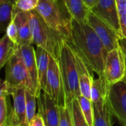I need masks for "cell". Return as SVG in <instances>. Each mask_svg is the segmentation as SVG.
<instances>
[{"instance_id": "13", "label": "cell", "mask_w": 126, "mask_h": 126, "mask_svg": "<svg viewBox=\"0 0 126 126\" xmlns=\"http://www.w3.org/2000/svg\"><path fill=\"white\" fill-rule=\"evenodd\" d=\"M72 50L75 56L81 95L91 99V86L94 80V77L92 75V73L91 72V70L86 65V63L85 62L83 59L79 56V54L77 51H75L74 49Z\"/></svg>"}, {"instance_id": "9", "label": "cell", "mask_w": 126, "mask_h": 126, "mask_svg": "<svg viewBox=\"0 0 126 126\" xmlns=\"http://www.w3.org/2000/svg\"><path fill=\"white\" fill-rule=\"evenodd\" d=\"M88 24L95 31L108 52L119 47V42L120 38H122L120 33L112 26L98 17L92 11L88 16Z\"/></svg>"}, {"instance_id": "19", "label": "cell", "mask_w": 126, "mask_h": 126, "mask_svg": "<svg viewBox=\"0 0 126 126\" xmlns=\"http://www.w3.org/2000/svg\"><path fill=\"white\" fill-rule=\"evenodd\" d=\"M18 45L6 34L0 39V70L8 63L18 49Z\"/></svg>"}, {"instance_id": "3", "label": "cell", "mask_w": 126, "mask_h": 126, "mask_svg": "<svg viewBox=\"0 0 126 126\" xmlns=\"http://www.w3.org/2000/svg\"><path fill=\"white\" fill-rule=\"evenodd\" d=\"M58 62L64 85L66 106H69L74 99H78L81 96V92L75 56L66 39L63 42Z\"/></svg>"}, {"instance_id": "6", "label": "cell", "mask_w": 126, "mask_h": 126, "mask_svg": "<svg viewBox=\"0 0 126 126\" xmlns=\"http://www.w3.org/2000/svg\"><path fill=\"white\" fill-rule=\"evenodd\" d=\"M44 91L51 96L59 107L66 106L65 93L59 62L51 56H50L47 74V85Z\"/></svg>"}, {"instance_id": "24", "label": "cell", "mask_w": 126, "mask_h": 126, "mask_svg": "<svg viewBox=\"0 0 126 126\" xmlns=\"http://www.w3.org/2000/svg\"><path fill=\"white\" fill-rule=\"evenodd\" d=\"M74 125V126H89L79 106V103L77 99H75L72 101L71 105Z\"/></svg>"}, {"instance_id": "12", "label": "cell", "mask_w": 126, "mask_h": 126, "mask_svg": "<svg viewBox=\"0 0 126 126\" xmlns=\"http://www.w3.org/2000/svg\"><path fill=\"white\" fill-rule=\"evenodd\" d=\"M25 88H13L11 95L13 97L14 105L11 110L14 125L28 126L26 118V99Z\"/></svg>"}, {"instance_id": "27", "label": "cell", "mask_w": 126, "mask_h": 126, "mask_svg": "<svg viewBox=\"0 0 126 126\" xmlns=\"http://www.w3.org/2000/svg\"><path fill=\"white\" fill-rule=\"evenodd\" d=\"M8 102L7 97H0V126H4L8 119Z\"/></svg>"}, {"instance_id": "23", "label": "cell", "mask_w": 126, "mask_h": 126, "mask_svg": "<svg viewBox=\"0 0 126 126\" xmlns=\"http://www.w3.org/2000/svg\"><path fill=\"white\" fill-rule=\"evenodd\" d=\"M78 102L79 103V106L89 126H93L94 121V108L93 104L91 99L85 97L81 95L78 97Z\"/></svg>"}, {"instance_id": "1", "label": "cell", "mask_w": 126, "mask_h": 126, "mask_svg": "<svg viewBox=\"0 0 126 126\" xmlns=\"http://www.w3.org/2000/svg\"><path fill=\"white\" fill-rule=\"evenodd\" d=\"M69 45L83 59L91 71L103 76L104 63L108 53L104 45L87 23L71 21V33L68 40Z\"/></svg>"}, {"instance_id": "16", "label": "cell", "mask_w": 126, "mask_h": 126, "mask_svg": "<svg viewBox=\"0 0 126 126\" xmlns=\"http://www.w3.org/2000/svg\"><path fill=\"white\" fill-rule=\"evenodd\" d=\"M71 19L82 24L88 23L91 10L87 7L83 0H63Z\"/></svg>"}, {"instance_id": "18", "label": "cell", "mask_w": 126, "mask_h": 126, "mask_svg": "<svg viewBox=\"0 0 126 126\" xmlns=\"http://www.w3.org/2000/svg\"><path fill=\"white\" fill-rule=\"evenodd\" d=\"M110 85L108 83L104 76H99L94 79L91 86V100L93 104L99 105L106 102Z\"/></svg>"}, {"instance_id": "32", "label": "cell", "mask_w": 126, "mask_h": 126, "mask_svg": "<svg viewBox=\"0 0 126 126\" xmlns=\"http://www.w3.org/2000/svg\"><path fill=\"white\" fill-rule=\"evenodd\" d=\"M98 1H99V0H83V2H85V4L91 10H92L94 8V6L96 5Z\"/></svg>"}, {"instance_id": "26", "label": "cell", "mask_w": 126, "mask_h": 126, "mask_svg": "<svg viewBox=\"0 0 126 126\" xmlns=\"http://www.w3.org/2000/svg\"><path fill=\"white\" fill-rule=\"evenodd\" d=\"M59 126H74L71 106L59 107Z\"/></svg>"}, {"instance_id": "34", "label": "cell", "mask_w": 126, "mask_h": 126, "mask_svg": "<svg viewBox=\"0 0 126 126\" xmlns=\"http://www.w3.org/2000/svg\"><path fill=\"white\" fill-rule=\"evenodd\" d=\"M13 2L15 4V2L16 0H0V4L2 3H4V2Z\"/></svg>"}, {"instance_id": "21", "label": "cell", "mask_w": 126, "mask_h": 126, "mask_svg": "<svg viewBox=\"0 0 126 126\" xmlns=\"http://www.w3.org/2000/svg\"><path fill=\"white\" fill-rule=\"evenodd\" d=\"M14 3L4 2L0 4V33L6 32L7 28L13 19Z\"/></svg>"}, {"instance_id": "30", "label": "cell", "mask_w": 126, "mask_h": 126, "mask_svg": "<svg viewBox=\"0 0 126 126\" xmlns=\"http://www.w3.org/2000/svg\"><path fill=\"white\" fill-rule=\"evenodd\" d=\"M28 126H45V124L42 116L39 113H36L35 116L31 119V121L28 123Z\"/></svg>"}, {"instance_id": "29", "label": "cell", "mask_w": 126, "mask_h": 126, "mask_svg": "<svg viewBox=\"0 0 126 126\" xmlns=\"http://www.w3.org/2000/svg\"><path fill=\"white\" fill-rule=\"evenodd\" d=\"M11 95V88L7 82L0 78V97H8Z\"/></svg>"}, {"instance_id": "11", "label": "cell", "mask_w": 126, "mask_h": 126, "mask_svg": "<svg viewBox=\"0 0 126 126\" xmlns=\"http://www.w3.org/2000/svg\"><path fill=\"white\" fill-rule=\"evenodd\" d=\"M91 11L98 17L112 26L121 35L116 0H99Z\"/></svg>"}, {"instance_id": "35", "label": "cell", "mask_w": 126, "mask_h": 126, "mask_svg": "<svg viewBox=\"0 0 126 126\" xmlns=\"http://www.w3.org/2000/svg\"><path fill=\"white\" fill-rule=\"evenodd\" d=\"M13 126H24L22 125H13Z\"/></svg>"}, {"instance_id": "17", "label": "cell", "mask_w": 126, "mask_h": 126, "mask_svg": "<svg viewBox=\"0 0 126 126\" xmlns=\"http://www.w3.org/2000/svg\"><path fill=\"white\" fill-rule=\"evenodd\" d=\"M50 54L44 49L37 47L36 49V58L37 64L38 79L41 90L45 91L47 85V74L49 66Z\"/></svg>"}, {"instance_id": "31", "label": "cell", "mask_w": 126, "mask_h": 126, "mask_svg": "<svg viewBox=\"0 0 126 126\" xmlns=\"http://www.w3.org/2000/svg\"><path fill=\"white\" fill-rule=\"evenodd\" d=\"M119 43V46L122 48V50L123 51V53H124V56H125V77H124V79H122V81H124V82H126V39L122 38V37L120 38Z\"/></svg>"}, {"instance_id": "15", "label": "cell", "mask_w": 126, "mask_h": 126, "mask_svg": "<svg viewBox=\"0 0 126 126\" xmlns=\"http://www.w3.org/2000/svg\"><path fill=\"white\" fill-rule=\"evenodd\" d=\"M19 50L23 59L25 65L31 75L32 79L36 96L38 97L41 92V88L39 84L38 79V71H37V64L36 58V50L33 48L32 45H22L19 46Z\"/></svg>"}, {"instance_id": "5", "label": "cell", "mask_w": 126, "mask_h": 126, "mask_svg": "<svg viewBox=\"0 0 126 126\" xmlns=\"http://www.w3.org/2000/svg\"><path fill=\"white\" fill-rule=\"evenodd\" d=\"M5 81L11 91L13 88H25L36 96L32 79L20 54L19 47L15 54L5 65Z\"/></svg>"}, {"instance_id": "10", "label": "cell", "mask_w": 126, "mask_h": 126, "mask_svg": "<svg viewBox=\"0 0 126 126\" xmlns=\"http://www.w3.org/2000/svg\"><path fill=\"white\" fill-rule=\"evenodd\" d=\"M38 113L42 116L45 126H59V107L51 96L41 91L37 97Z\"/></svg>"}, {"instance_id": "20", "label": "cell", "mask_w": 126, "mask_h": 126, "mask_svg": "<svg viewBox=\"0 0 126 126\" xmlns=\"http://www.w3.org/2000/svg\"><path fill=\"white\" fill-rule=\"evenodd\" d=\"M93 104V103H92ZM94 121L93 126H111V113L107 104V100L102 104H93Z\"/></svg>"}, {"instance_id": "7", "label": "cell", "mask_w": 126, "mask_h": 126, "mask_svg": "<svg viewBox=\"0 0 126 126\" xmlns=\"http://www.w3.org/2000/svg\"><path fill=\"white\" fill-rule=\"evenodd\" d=\"M107 104L121 126H126V82L119 81L109 87Z\"/></svg>"}, {"instance_id": "22", "label": "cell", "mask_w": 126, "mask_h": 126, "mask_svg": "<svg viewBox=\"0 0 126 126\" xmlns=\"http://www.w3.org/2000/svg\"><path fill=\"white\" fill-rule=\"evenodd\" d=\"M25 99H26V118L27 124L31 121L35 116L36 105H37V96L28 89H25Z\"/></svg>"}, {"instance_id": "2", "label": "cell", "mask_w": 126, "mask_h": 126, "mask_svg": "<svg viewBox=\"0 0 126 126\" xmlns=\"http://www.w3.org/2000/svg\"><path fill=\"white\" fill-rule=\"evenodd\" d=\"M44 22L68 40L71 33V16L63 0H39L35 9Z\"/></svg>"}, {"instance_id": "8", "label": "cell", "mask_w": 126, "mask_h": 126, "mask_svg": "<svg viewBox=\"0 0 126 126\" xmlns=\"http://www.w3.org/2000/svg\"><path fill=\"white\" fill-rule=\"evenodd\" d=\"M125 74V61L120 46L108 51L105 60L103 76L110 85L124 79Z\"/></svg>"}, {"instance_id": "33", "label": "cell", "mask_w": 126, "mask_h": 126, "mask_svg": "<svg viewBox=\"0 0 126 126\" xmlns=\"http://www.w3.org/2000/svg\"><path fill=\"white\" fill-rule=\"evenodd\" d=\"M14 123H13V120H12V116H11V111H10V113L8 115V121L6 122V124L4 125V126H13Z\"/></svg>"}, {"instance_id": "28", "label": "cell", "mask_w": 126, "mask_h": 126, "mask_svg": "<svg viewBox=\"0 0 126 126\" xmlns=\"http://www.w3.org/2000/svg\"><path fill=\"white\" fill-rule=\"evenodd\" d=\"M5 34L16 44H17V40H18V28L17 25L13 18L10 24L8 25Z\"/></svg>"}, {"instance_id": "14", "label": "cell", "mask_w": 126, "mask_h": 126, "mask_svg": "<svg viewBox=\"0 0 126 126\" xmlns=\"http://www.w3.org/2000/svg\"><path fill=\"white\" fill-rule=\"evenodd\" d=\"M18 28V46L33 44L31 26V11H19L13 17Z\"/></svg>"}, {"instance_id": "25", "label": "cell", "mask_w": 126, "mask_h": 126, "mask_svg": "<svg viewBox=\"0 0 126 126\" xmlns=\"http://www.w3.org/2000/svg\"><path fill=\"white\" fill-rule=\"evenodd\" d=\"M39 0H16L13 17L19 11H32L35 10L38 5Z\"/></svg>"}, {"instance_id": "4", "label": "cell", "mask_w": 126, "mask_h": 126, "mask_svg": "<svg viewBox=\"0 0 126 126\" xmlns=\"http://www.w3.org/2000/svg\"><path fill=\"white\" fill-rule=\"evenodd\" d=\"M31 26L33 43L36 47L45 50L51 56L58 60L65 39L51 29L36 10L31 11Z\"/></svg>"}]
</instances>
